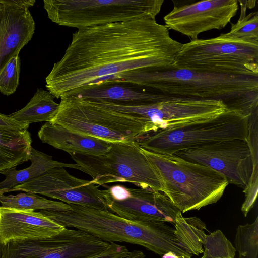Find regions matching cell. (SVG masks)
I'll use <instances>...</instances> for the list:
<instances>
[{
  "mask_svg": "<svg viewBox=\"0 0 258 258\" xmlns=\"http://www.w3.org/2000/svg\"><path fill=\"white\" fill-rule=\"evenodd\" d=\"M182 45L150 14L79 29L46 77L45 87L54 98L60 99L112 76L171 66Z\"/></svg>",
  "mask_w": 258,
  "mask_h": 258,
  "instance_id": "6da1fadb",
  "label": "cell"
},
{
  "mask_svg": "<svg viewBox=\"0 0 258 258\" xmlns=\"http://www.w3.org/2000/svg\"><path fill=\"white\" fill-rule=\"evenodd\" d=\"M109 81L171 96L220 101L228 109L247 116L258 110V77L255 76L213 74L171 66L132 71L113 76Z\"/></svg>",
  "mask_w": 258,
  "mask_h": 258,
  "instance_id": "7a4b0ae2",
  "label": "cell"
},
{
  "mask_svg": "<svg viewBox=\"0 0 258 258\" xmlns=\"http://www.w3.org/2000/svg\"><path fill=\"white\" fill-rule=\"evenodd\" d=\"M69 205V211L39 212L65 228L80 230L106 242L139 245L160 256L172 253L178 258L192 257L179 245L174 228L166 222H138L109 210Z\"/></svg>",
  "mask_w": 258,
  "mask_h": 258,
  "instance_id": "3957f363",
  "label": "cell"
},
{
  "mask_svg": "<svg viewBox=\"0 0 258 258\" xmlns=\"http://www.w3.org/2000/svg\"><path fill=\"white\" fill-rule=\"evenodd\" d=\"M141 149L160 180L162 192L182 213L216 203L229 184L224 175L207 166Z\"/></svg>",
  "mask_w": 258,
  "mask_h": 258,
  "instance_id": "277c9868",
  "label": "cell"
},
{
  "mask_svg": "<svg viewBox=\"0 0 258 258\" xmlns=\"http://www.w3.org/2000/svg\"><path fill=\"white\" fill-rule=\"evenodd\" d=\"M50 122L74 132L110 142H136L147 133L146 122L131 114L105 107L95 101L67 95L60 98Z\"/></svg>",
  "mask_w": 258,
  "mask_h": 258,
  "instance_id": "5b68a950",
  "label": "cell"
},
{
  "mask_svg": "<svg viewBox=\"0 0 258 258\" xmlns=\"http://www.w3.org/2000/svg\"><path fill=\"white\" fill-rule=\"evenodd\" d=\"M172 66L213 74L258 77V42L226 33L182 44Z\"/></svg>",
  "mask_w": 258,
  "mask_h": 258,
  "instance_id": "8992f818",
  "label": "cell"
},
{
  "mask_svg": "<svg viewBox=\"0 0 258 258\" xmlns=\"http://www.w3.org/2000/svg\"><path fill=\"white\" fill-rule=\"evenodd\" d=\"M249 117L240 112L228 109L214 117L147 133L136 142L141 148L152 152L174 154L182 149L210 143L246 139Z\"/></svg>",
  "mask_w": 258,
  "mask_h": 258,
  "instance_id": "52a82bcc",
  "label": "cell"
},
{
  "mask_svg": "<svg viewBox=\"0 0 258 258\" xmlns=\"http://www.w3.org/2000/svg\"><path fill=\"white\" fill-rule=\"evenodd\" d=\"M70 155L78 170L89 175L98 186L130 182L141 188L162 192L158 177L136 142H112L109 151L100 155Z\"/></svg>",
  "mask_w": 258,
  "mask_h": 258,
  "instance_id": "ba28073f",
  "label": "cell"
},
{
  "mask_svg": "<svg viewBox=\"0 0 258 258\" xmlns=\"http://www.w3.org/2000/svg\"><path fill=\"white\" fill-rule=\"evenodd\" d=\"M163 0H44L48 18L78 30L127 21L146 14L156 17Z\"/></svg>",
  "mask_w": 258,
  "mask_h": 258,
  "instance_id": "9c48e42d",
  "label": "cell"
},
{
  "mask_svg": "<svg viewBox=\"0 0 258 258\" xmlns=\"http://www.w3.org/2000/svg\"><path fill=\"white\" fill-rule=\"evenodd\" d=\"M246 139H235L196 146L174 154L219 172L228 183L243 188L246 195H257L258 161Z\"/></svg>",
  "mask_w": 258,
  "mask_h": 258,
  "instance_id": "30bf717a",
  "label": "cell"
},
{
  "mask_svg": "<svg viewBox=\"0 0 258 258\" xmlns=\"http://www.w3.org/2000/svg\"><path fill=\"white\" fill-rule=\"evenodd\" d=\"M100 104L141 118L147 133L181 126L191 122L217 116L228 110L222 101L173 97L159 102L128 104L105 101Z\"/></svg>",
  "mask_w": 258,
  "mask_h": 258,
  "instance_id": "8fae6325",
  "label": "cell"
},
{
  "mask_svg": "<svg viewBox=\"0 0 258 258\" xmlns=\"http://www.w3.org/2000/svg\"><path fill=\"white\" fill-rule=\"evenodd\" d=\"M21 191L57 199L67 204L108 211L101 190L93 180L78 178L64 167L52 168L43 174L10 189H0V195Z\"/></svg>",
  "mask_w": 258,
  "mask_h": 258,
  "instance_id": "7c38bea8",
  "label": "cell"
},
{
  "mask_svg": "<svg viewBox=\"0 0 258 258\" xmlns=\"http://www.w3.org/2000/svg\"><path fill=\"white\" fill-rule=\"evenodd\" d=\"M101 193L109 211L133 221L174 225L180 212L164 194L150 189L115 185Z\"/></svg>",
  "mask_w": 258,
  "mask_h": 258,
  "instance_id": "4fadbf2b",
  "label": "cell"
},
{
  "mask_svg": "<svg viewBox=\"0 0 258 258\" xmlns=\"http://www.w3.org/2000/svg\"><path fill=\"white\" fill-rule=\"evenodd\" d=\"M174 3L163 18L168 29L196 40L201 33L224 28L238 9L237 0H204L191 3Z\"/></svg>",
  "mask_w": 258,
  "mask_h": 258,
  "instance_id": "5bb4252c",
  "label": "cell"
},
{
  "mask_svg": "<svg viewBox=\"0 0 258 258\" xmlns=\"http://www.w3.org/2000/svg\"><path fill=\"white\" fill-rule=\"evenodd\" d=\"M65 227L40 212L0 207V243L44 239Z\"/></svg>",
  "mask_w": 258,
  "mask_h": 258,
  "instance_id": "9a60e30c",
  "label": "cell"
},
{
  "mask_svg": "<svg viewBox=\"0 0 258 258\" xmlns=\"http://www.w3.org/2000/svg\"><path fill=\"white\" fill-rule=\"evenodd\" d=\"M35 23L29 8L0 0V71L19 55L33 37Z\"/></svg>",
  "mask_w": 258,
  "mask_h": 258,
  "instance_id": "2e32d148",
  "label": "cell"
},
{
  "mask_svg": "<svg viewBox=\"0 0 258 258\" xmlns=\"http://www.w3.org/2000/svg\"><path fill=\"white\" fill-rule=\"evenodd\" d=\"M67 95L93 101L128 104H151L174 97L151 92L131 84L108 81H98L80 87Z\"/></svg>",
  "mask_w": 258,
  "mask_h": 258,
  "instance_id": "e0dca14e",
  "label": "cell"
},
{
  "mask_svg": "<svg viewBox=\"0 0 258 258\" xmlns=\"http://www.w3.org/2000/svg\"><path fill=\"white\" fill-rule=\"evenodd\" d=\"M42 142L72 154L100 155L107 152L112 142L77 133L61 125L46 122L38 132Z\"/></svg>",
  "mask_w": 258,
  "mask_h": 258,
  "instance_id": "ac0fdd59",
  "label": "cell"
},
{
  "mask_svg": "<svg viewBox=\"0 0 258 258\" xmlns=\"http://www.w3.org/2000/svg\"><path fill=\"white\" fill-rule=\"evenodd\" d=\"M32 141L28 130L0 129V173L30 160Z\"/></svg>",
  "mask_w": 258,
  "mask_h": 258,
  "instance_id": "d6986e66",
  "label": "cell"
},
{
  "mask_svg": "<svg viewBox=\"0 0 258 258\" xmlns=\"http://www.w3.org/2000/svg\"><path fill=\"white\" fill-rule=\"evenodd\" d=\"M31 165L28 167L17 170L16 167L3 171L0 174L5 179L0 182V189H10L37 177L55 167H68L79 169L77 164L65 163L54 160L52 157L32 147Z\"/></svg>",
  "mask_w": 258,
  "mask_h": 258,
  "instance_id": "ffe728a7",
  "label": "cell"
},
{
  "mask_svg": "<svg viewBox=\"0 0 258 258\" xmlns=\"http://www.w3.org/2000/svg\"><path fill=\"white\" fill-rule=\"evenodd\" d=\"M59 104L48 90L38 88L29 102L20 110L8 116L12 119L27 124L50 121L57 113Z\"/></svg>",
  "mask_w": 258,
  "mask_h": 258,
  "instance_id": "44dd1931",
  "label": "cell"
},
{
  "mask_svg": "<svg viewBox=\"0 0 258 258\" xmlns=\"http://www.w3.org/2000/svg\"><path fill=\"white\" fill-rule=\"evenodd\" d=\"M175 235L181 248L188 253L199 255L203 253L206 226L199 218H184L178 213L174 224Z\"/></svg>",
  "mask_w": 258,
  "mask_h": 258,
  "instance_id": "7402d4cb",
  "label": "cell"
},
{
  "mask_svg": "<svg viewBox=\"0 0 258 258\" xmlns=\"http://www.w3.org/2000/svg\"><path fill=\"white\" fill-rule=\"evenodd\" d=\"M2 206L27 210H40L52 211H69V204L62 202L47 199L37 194L20 193L17 195H0Z\"/></svg>",
  "mask_w": 258,
  "mask_h": 258,
  "instance_id": "603a6c76",
  "label": "cell"
},
{
  "mask_svg": "<svg viewBox=\"0 0 258 258\" xmlns=\"http://www.w3.org/2000/svg\"><path fill=\"white\" fill-rule=\"evenodd\" d=\"M239 258H257L258 217L251 224L238 226L235 238Z\"/></svg>",
  "mask_w": 258,
  "mask_h": 258,
  "instance_id": "cb8c5ba5",
  "label": "cell"
},
{
  "mask_svg": "<svg viewBox=\"0 0 258 258\" xmlns=\"http://www.w3.org/2000/svg\"><path fill=\"white\" fill-rule=\"evenodd\" d=\"M200 258H235L236 249L220 230L206 235Z\"/></svg>",
  "mask_w": 258,
  "mask_h": 258,
  "instance_id": "d4e9b609",
  "label": "cell"
},
{
  "mask_svg": "<svg viewBox=\"0 0 258 258\" xmlns=\"http://www.w3.org/2000/svg\"><path fill=\"white\" fill-rule=\"evenodd\" d=\"M229 37L250 42H258V12H253L235 23H231Z\"/></svg>",
  "mask_w": 258,
  "mask_h": 258,
  "instance_id": "484cf974",
  "label": "cell"
},
{
  "mask_svg": "<svg viewBox=\"0 0 258 258\" xmlns=\"http://www.w3.org/2000/svg\"><path fill=\"white\" fill-rule=\"evenodd\" d=\"M21 71L20 56L10 59L0 71V92L9 96L15 92L18 86Z\"/></svg>",
  "mask_w": 258,
  "mask_h": 258,
  "instance_id": "4316f807",
  "label": "cell"
},
{
  "mask_svg": "<svg viewBox=\"0 0 258 258\" xmlns=\"http://www.w3.org/2000/svg\"><path fill=\"white\" fill-rule=\"evenodd\" d=\"M130 251L125 246L114 243L110 248L100 253L83 258H122Z\"/></svg>",
  "mask_w": 258,
  "mask_h": 258,
  "instance_id": "83f0119b",
  "label": "cell"
},
{
  "mask_svg": "<svg viewBox=\"0 0 258 258\" xmlns=\"http://www.w3.org/2000/svg\"><path fill=\"white\" fill-rule=\"evenodd\" d=\"M29 124L14 120L8 115L0 113V129L22 131L28 130Z\"/></svg>",
  "mask_w": 258,
  "mask_h": 258,
  "instance_id": "f1b7e54d",
  "label": "cell"
},
{
  "mask_svg": "<svg viewBox=\"0 0 258 258\" xmlns=\"http://www.w3.org/2000/svg\"><path fill=\"white\" fill-rule=\"evenodd\" d=\"M163 258H178L175 254L168 253L162 256Z\"/></svg>",
  "mask_w": 258,
  "mask_h": 258,
  "instance_id": "f546056e",
  "label": "cell"
},
{
  "mask_svg": "<svg viewBox=\"0 0 258 258\" xmlns=\"http://www.w3.org/2000/svg\"><path fill=\"white\" fill-rule=\"evenodd\" d=\"M4 245L0 243V258H1Z\"/></svg>",
  "mask_w": 258,
  "mask_h": 258,
  "instance_id": "4dcf8cb0",
  "label": "cell"
}]
</instances>
